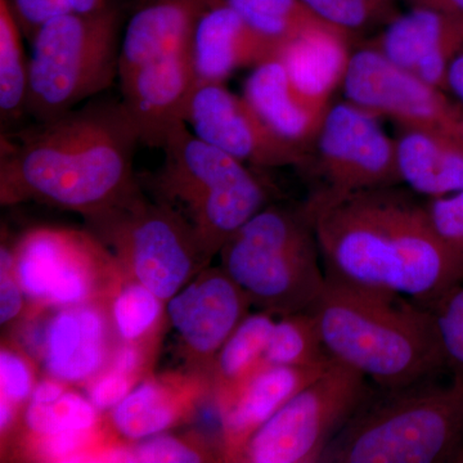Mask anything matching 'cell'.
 I'll use <instances>...</instances> for the list:
<instances>
[{
  "mask_svg": "<svg viewBox=\"0 0 463 463\" xmlns=\"http://www.w3.org/2000/svg\"><path fill=\"white\" fill-rule=\"evenodd\" d=\"M456 462H462L463 463V450L461 453H459V456L457 457Z\"/></svg>",
  "mask_w": 463,
  "mask_h": 463,
  "instance_id": "45",
  "label": "cell"
},
{
  "mask_svg": "<svg viewBox=\"0 0 463 463\" xmlns=\"http://www.w3.org/2000/svg\"><path fill=\"white\" fill-rule=\"evenodd\" d=\"M303 170L321 181L318 194H345L401 183L394 139L383 132L376 115L349 100L328 108Z\"/></svg>",
  "mask_w": 463,
  "mask_h": 463,
  "instance_id": "11",
  "label": "cell"
},
{
  "mask_svg": "<svg viewBox=\"0 0 463 463\" xmlns=\"http://www.w3.org/2000/svg\"><path fill=\"white\" fill-rule=\"evenodd\" d=\"M118 80L121 102L139 142L163 149L170 134L185 123L188 102L196 85L187 52L143 63L118 76Z\"/></svg>",
  "mask_w": 463,
  "mask_h": 463,
  "instance_id": "17",
  "label": "cell"
},
{
  "mask_svg": "<svg viewBox=\"0 0 463 463\" xmlns=\"http://www.w3.org/2000/svg\"><path fill=\"white\" fill-rule=\"evenodd\" d=\"M164 163L152 178L155 199L188 222L206 263L272 200V187L255 167L179 125L164 146Z\"/></svg>",
  "mask_w": 463,
  "mask_h": 463,
  "instance_id": "5",
  "label": "cell"
},
{
  "mask_svg": "<svg viewBox=\"0 0 463 463\" xmlns=\"http://www.w3.org/2000/svg\"><path fill=\"white\" fill-rule=\"evenodd\" d=\"M448 90L461 100L463 105V51L450 63L447 75Z\"/></svg>",
  "mask_w": 463,
  "mask_h": 463,
  "instance_id": "42",
  "label": "cell"
},
{
  "mask_svg": "<svg viewBox=\"0 0 463 463\" xmlns=\"http://www.w3.org/2000/svg\"><path fill=\"white\" fill-rule=\"evenodd\" d=\"M30 56L24 35L7 0H0V115L2 123L14 124L27 115Z\"/></svg>",
  "mask_w": 463,
  "mask_h": 463,
  "instance_id": "29",
  "label": "cell"
},
{
  "mask_svg": "<svg viewBox=\"0 0 463 463\" xmlns=\"http://www.w3.org/2000/svg\"><path fill=\"white\" fill-rule=\"evenodd\" d=\"M310 12L328 25L354 38L383 20L367 0H301Z\"/></svg>",
  "mask_w": 463,
  "mask_h": 463,
  "instance_id": "34",
  "label": "cell"
},
{
  "mask_svg": "<svg viewBox=\"0 0 463 463\" xmlns=\"http://www.w3.org/2000/svg\"><path fill=\"white\" fill-rule=\"evenodd\" d=\"M279 48L251 29L223 3L213 2L201 14L187 57L196 84L223 83L234 72L277 57Z\"/></svg>",
  "mask_w": 463,
  "mask_h": 463,
  "instance_id": "21",
  "label": "cell"
},
{
  "mask_svg": "<svg viewBox=\"0 0 463 463\" xmlns=\"http://www.w3.org/2000/svg\"><path fill=\"white\" fill-rule=\"evenodd\" d=\"M432 379L371 392L322 462H456L463 450V379L439 385Z\"/></svg>",
  "mask_w": 463,
  "mask_h": 463,
  "instance_id": "4",
  "label": "cell"
},
{
  "mask_svg": "<svg viewBox=\"0 0 463 463\" xmlns=\"http://www.w3.org/2000/svg\"><path fill=\"white\" fill-rule=\"evenodd\" d=\"M370 45L425 83L448 90V70L463 51V27L431 9L411 7Z\"/></svg>",
  "mask_w": 463,
  "mask_h": 463,
  "instance_id": "20",
  "label": "cell"
},
{
  "mask_svg": "<svg viewBox=\"0 0 463 463\" xmlns=\"http://www.w3.org/2000/svg\"><path fill=\"white\" fill-rule=\"evenodd\" d=\"M183 367L210 376L216 354L252 303L222 265L206 267L166 303Z\"/></svg>",
  "mask_w": 463,
  "mask_h": 463,
  "instance_id": "15",
  "label": "cell"
},
{
  "mask_svg": "<svg viewBox=\"0 0 463 463\" xmlns=\"http://www.w3.org/2000/svg\"><path fill=\"white\" fill-rule=\"evenodd\" d=\"M141 145L121 99L88 100L66 114L2 137L0 203H36L83 218L141 190Z\"/></svg>",
  "mask_w": 463,
  "mask_h": 463,
  "instance_id": "2",
  "label": "cell"
},
{
  "mask_svg": "<svg viewBox=\"0 0 463 463\" xmlns=\"http://www.w3.org/2000/svg\"><path fill=\"white\" fill-rule=\"evenodd\" d=\"M367 2L379 12L383 20H386V18L389 20V14L390 12H392V2H394V0H367Z\"/></svg>",
  "mask_w": 463,
  "mask_h": 463,
  "instance_id": "43",
  "label": "cell"
},
{
  "mask_svg": "<svg viewBox=\"0 0 463 463\" xmlns=\"http://www.w3.org/2000/svg\"><path fill=\"white\" fill-rule=\"evenodd\" d=\"M446 368L463 379V283L434 307Z\"/></svg>",
  "mask_w": 463,
  "mask_h": 463,
  "instance_id": "33",
  "label": "cell"
},
{
  "mask_svg": "<svg viewBox=\"0 0 463 463\" xmlns=\"http://www.w3.org/2000/svg\"><path fill=\"white\" fill-rule=\"evenodd\" d=\"M411 7L431 9L463 27V0H405Z\"/></svg>",
  "mask_w": 463,
  "mask_h": 463,
  "instance_id": "40",
  "label": "cell"
},
{
  "mask_svg": "<svg viewBox=\"0 0 463 463\" xmlns=\"http://www.w3.org/2000/svg\"><path fill=\"white\" fill-rule=\"evenodd\" d=\"M353 105L386 116L403 129H431L458 136L463 112L444 90L395 65L371 45L350 54L343 81Z\"/></svg>",
  "mask_w": 463,
  "mask_h": 463,
  "instance_id": "13",
  "label": "cell"
},
{
  "mask_svg": "<svg viewBox=\"0 0 463 463\" xmlns=\"http://www.w3.org/2000/svg\"><path fill=\"white\" fill-rule=\"evenodd\" d=\"M352 39L337 30H321L283 45L277 57L300 90L330 103L332 90L343 81Z\"/></svg>",
  "mask_w": 463,
  "mask_h": 463,
  "instance_id": "25",
  "label": "cell"
},
{
  "mask_svg": "<svg viewBox=\"0 0 463 463\" xmlns=\"http://www.w3.org/2000/svg\"><path fill=\"white\" fill-rule=\"evenodd\" d=\"M332 361L323 344L318 322L310 310L279 317L265 350V364L323 367Z\"/></svg>",
  "mask_w": 463,
  "mask_h": 463,
  "instance_id": "30",
  "label": "cell"
},
{
  "mask_svg": "<svg viewBox=\"0 0 463 463\" xmlns=\"http://www.w3.org/2000/svg\"><path fill=\"white\" fill-rule=\"evenodd\" d=\"M328 365L292 367L264 362L233 392L216 401L222 423V461L236 462L250 438Z\"/></svg>",
  "mask_w": 463,
  "mask_h": 463,
  "instance_id": "19",
  "label": "cell"
},
{
  "mask_svg": "<svg viewBox=\"0 0 463 463\" xmlns=\"http://www.w3.org/2000/svg\"><path fill=\"white\" fill-rule=\"evenodd\" d=\"M109 315L120 343L157 352L167 321L166 301L147 286L125 279L109 303Z\"/></svg>",
  "mask_w": 463,
  "mask_h": 463,
  "instance_id": "27",
  "label": "cell"
},
{
  "mask_svg": "<svg viewBox=\"0 0 463 463\" xmlns=\"http://www.w3.org/2000/svg\"><path fill=\"white\" fill-rule=\"evenodd\" d=\"M242 96L274 132L307 148L331 106L300 90L279 57L252 67Z\"/></svg>",
  "mask_w": 463,
  "mask_h": 463,
  "instance_id": "22",
  "label": "cell"
},
{
  "mask_svg": "<svg viewBox=\"0 0 463 463\" xmlns=\"http://www.w3.org/2000/svg\"><path fill=\"white\" fill-rule=\"evenodd\" d=\"M219 257L252 307L276 317L309 310L326 286L315 227L304 206L269 203L225 242Z\"/></svg>",
  "mask_w": 463,
  "mask_h": 463,
  "instance_id": "6",
  "label": "cell"
},
{
  "mask_svg": "<svg viewBox=\"0 0 463 463\" xmlns=\"http://www.w3.org/2000/svg\"><path fill=\"white\" fill-rule=\"evenodd\" d=\"M212 3L213 0H145L125 27L118 76L143 63L187 52L197 21Z\"/></svg>",
  "mask_w": 463,
  "mask_h": 463,
  "instance_id": "23",
  "label": "cell"
},
{
  "mask_svg": "<svg viewBox=\"0 0 463 463\" xmlns=\"http://www.w3.org/2000/svg\"><path fill=\"white\" fill-rule=\"evenodd\" d=\"M141 381L115 368L108 367L85 386L87 397L102 413H109L120 404Z\"/></svg>",
  "mask_w": 463,
  "mask_h": 463,
  "instance_id": "38",
  "label": "cell"
},
{
  "mask_svg": "<svg viewBox=\"0 0 463 463\" xmlns=\"http://www.w3.org/2000/svg\"><path fill=\"white\" fill-rule=\"evenodd\" d=\"M121 14L111 7L93 16L66 14L30 42L27 115L47 121L108 90L118 78Z\"/></svg>",
  "mask_w": 463,
  "mask_h": 463,
  "instance_id": "7",
  "label": "cell"
},
{
  "mask_svg": "<svg viewBox=\"0 0 463 463\" xmlns=\"http://www.w3.org/2000/svg\"><path fill=\"white\" fill-rule=\"evenodd\" d=\"M370 392L364 374L332 362L250 438L236 462H322L331 441Z\"/></svg>",
  "mask_w": 463,
  "mask_h": 463,
  "instance_id": "10",
  "label": "cell"
},
{
  "mask_svg": "<svg viewBox=\"0 0 463 463\" xmlns=\"http://www.w3.org/2000/svg\"><path fill=\"white\" fill-rule=\"evenodd\" d=\"M209 397H213L209 374L183 367L149 373L106 414L121 440H142L190 421Z\"/></svg>",
  "mask_w": 463,
  "mask_h": 463,
  "instance_id": "18",
  "label": "cell"
},
{
  "mask_svg": "<svg viewBox=\"0 0 463 463\" xmlns=\"http://www.w3.org/2000/svg\"><path fill=\"white\" fill-rule=\"evenodd\" d=\"M185 123L203 141L255 169H304L312 156V148L282 138L223 83L194 85Z\"/></svg>",
  "mask_w": 463,
  "mask_h": 463,
  "instance_id": "14",
  "label": "cell"
},
{
  "mask_svg": "<svg viewBox=\"0 0 463 463\" xmlns=\"http://www.w3.org/2000/svg\"><path fill=\"white\" fill-rule=\"evenodd\" d=\"M38 364L9 339L0 349V437L2 449L20 428L24 411L38 383Z\"/></svg>",
  "mask_w": 463,
  "mask_h": 463,
  "instance_id": "31",
  "label": "cell"
},
{
  "mask_svg": "<svg viewBox=\"0 0 463 463\" xmlns=\"http://www.w3.org/2000/svg\"><path fill=\"white\" fill-rule=\"evenodd\" d=\"M70 14L93 16L103 14L112 7L109 0H65Z\"/></svg>",
  "mask_w": 463,
  "mask_h": 463,
  "instance_id": "41",
  "label": "cell"
},
{
  "mask_svg": "<svg viewBox=\"0 0 463 463\" xmlns=\"http://www.w3.org/2000/svg\"><path fill=\"white\" fill-rule=\"evenodd\" d=\"M425 206L439 239L463 260V191L429 199Z\"/></svg>",
  "mask_w": 463,
  "mask_h": 463,
  "instance_id": "35",
  "label": "cell"
},
{
  "mask_svg": "<svg viewBox=\"0 0 463 463\" xmlns=\"http://www.w3.org/2000/svg\"><path fill=\"white\" fill-rule=\"evenodd\" d=\"M70 388H71V385L63 383V381L44 376L36 383L30 401L36 402V403H52V402L62 397Z\"/></svg>",
  "mask_w": 463,
  "mask_h": 463,
  "instance_id": "39",
  "label": "cell"
},
{
  "mask_svg": "<svg viewBox=\"0 0 463 463\" xmlns=\"http://www.w3.org/2000/svg\"><path fill=\"white\" fill-rule=\"evenodd\" d=\"M276 321V316L258 310L250 313L232 332L210 371L215 402L233 392L264 364L265 350Z\"/></svg>",
  "mask_w": 463,
  "mask_h": 463,
  "instance_id": "26",
  "label": "cell"
},
{
  "mask_svg": "<svg viewBox=\"0 0 463 463\" xmlns=\"http://www.w3.org/2000/svg\"><path fill=\"white\" fill-rule=\"evenodd\" d=\"M118 344L109 304L50 309L43 326L39 365L45 376L85 388L111 364Z\"/></svg>",
  "mask_w": 463,
  "mask_h": 463,
  "instance_id": "16",
  "label": "cell"
},
{
  "mask_svg": "<svg viewBox=\"0 0 463 463\" xmlns=\"http://www.w3.org/2000/svg\"><path fill=\"white\" fill-rule=\"evenodd\" d=\"M84 221L127 279L147 286L166 303L209 267L188 222L163 201L149 200L142 190Z\"/></svg>",
  "mask_w": 463,
  "mask_h": 463,
  "instance_id": "8",
  "label": "cell"
},
{
  "mask_svg": "<svg viewBox=\"0 0 463 463\" xmlns=\"http://www.w3.org/2000/svg\"><path fill=\"white\" fill-rule=\"evenodd\" d=\"M24 38L32 42L54 18L70 14L65 0H7Z\"/></svg>",
  "mask_w": 463,
  "mask_h": 463,
  "instance_id": "37",
  "label": "cell"
},
{
  "mask_svg": "<svg viewBox=\"0 0 463 463\" xmlns=\"http://www.w3.org/2000/svg\"><path fill=\"white\" fill-rule=\"evenodd\" d=\"M213 2L223 3L236 11L254 32L267 41L272 42L279 51L283 45L307 33L321 32V30L341 32L317 17L301 0H213Z\"/></svg>",
  "mask_w": 463,
  "mask_h": 463,
  "instance_id": "28",
  "label": "cell"
},
{
  "mask_svg": "<svg viewBox=\"0 0 463 463\" xmlns=\"http://www.w3.org/2000/svg\"><path fill=\"white\" fill-rule=\"evenodd\" d=\"M458 136L459 138H461V141L463 142V115L461 120H459Z\"/></svg>",
  "mask_w": 463,
  "mask_h": 463,
  "instance_id": "44",
  "label": "cell"
},
{
  "mask_svg": "<svg viewBox=\"0 0 463 463\" xmlns=\"http://www.w3.org/2000/svg\"><path fill=\"white\" fill-rule=\"evenodd\" d=\"M304 207L327 279L397 292L431 309L463 283L462 259L439 239L414 192H313Z\"/></svg>",
  "mask_w": 463,
  "mask_h": 463,
  "instance_id": "1",
  "label": "cell"
},
{
  "mask_svg": "<svg viewBox=\"0 0 463 463\" xmlns=\"http://www.w3.org/2000/svg\"><path fill=\"white\" fill-rule=\"evenodd\" d=\"M12 252L32 309L109 304L127 279L111 251L88 230L33 228Z\"/></svg>",
  "mask_w": 463,
  "mask_h": 463,
  "instance_id": "9",
  "label": "cell"
},
{
  "mask_svg": "<svg viewBox=\"0 0 463 463\" xmlns=\"http://www.w3.org/2000/svg\"><path fill=\"white\" fill-rule=\"evenodd\" d=\"M222 461L221 452L197 435L176 437L169 431L137 441H125L118 462H214Z\"/></svg>",
  "mask_w": 463,
  "mask_h": 463,
  "instance_id": "32",
  "label": "cell"
},
{
  "mask_svg": "<svg viewBox=\"0 0 463 463\" xmlns=\"http://www.w3.org/2000/svg\"><path fill=\"white\" fill-rule=\"evenodd\" d=\"M395 142L399 181L435 199L463 191V142L439 130L403 129Z\"/></svg>",
  "mask_w": 463,
  "mask_h": 463,
  "instance_id": "24",
  "label": "cell"
},
{
  "mask_svg": "<svg viewBox=\"0 0 463 463\" xmlns=\"http://www.w3.org/2000/svg\"><path fill=\"white\" fill-rule=\"evenodd\" d=\"M27 309L29 300L17 277L12 246L3 242L0 249V323L3 327H12L25 317Z\"/></svg>",
  "mask_w": 463,
  "mask_h": 463,
  "instance_id": "36",
  "label": "cell"
},
{
  "mask_svg": "<svg viewBox=\"0 0 463 463\" xmlns=\"http://www.w3.org/2000/svg\"><path fill=\"white\" fill-rule=\"evenodd\" d=\"M123 444L108 416L71 386L52 403L30 401L3 452L33 462H115Z\"/></svg>",
  "mask_w": 463,
  "mask_h": 463,
  "instance_id": "12",
  "label": "cell"
},
{
  "mask_svg": "<svg viewBox=\"0 0 463 463\" xmlns=\"http://www.w3.org/2000/svg\"><path fill=\"white\" fill-rule=\"evenodd\" d=\"M309 310L331 358L380 389L405 388L446 368L434 310L412 298L326 277Z\"/></svg>",
  "mask_w": 463,
  "mask_h": 463,
  "instance_id": "3",
  "label": "cell"
}]
</instances>
